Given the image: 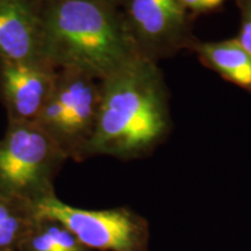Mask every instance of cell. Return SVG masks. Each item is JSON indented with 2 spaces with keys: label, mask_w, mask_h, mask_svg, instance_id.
Instances as JSON below:
<instances>
[{
  "label": "cell",
  "mask_w": 251,
  "mask_h": 251,
  "mask_svg": "<svg viewBox=\"0 0 251 251\" xmlns=\"http://www.w3.org/2000/svg\"><path fill=\"white\" fill-rule=\"evenodd\" d=\"M172 129L170 94L158 63L140 57L101 80L96 133L89 156L137 158Z\"/></svg>",
  "instance_id": "1"
},
{
  "label": "cell",
  "mask_w": 251,
  "mask_h": 251,
  "mask_svg": "<svg viewBox=\"0 0 251 251\" xmlns=\"http://www.w3.org/2000/svg\"><path fill=\"white\" fill-rule=\"evenodd\" d=\"M43 56L56 69L103 80L142 57L119 5L105 0L42 2Z\"/></svg>",
  "instance_id": "2"
},
{
  "label": "cell",
  "mask_w": 251,
  "mask_h": 251,
  "mask_svg": "<svg viewBox=\"0 0 251 251\" xmlns=\"http://www.w3.org/2000/svg\"><path fill=\"white\" fill-rule=\"evenodd\" d=\"M65 159L35 122H7L0 139V198L29 206L55 194L52 180Z\"/></svg>",
  "instance_id": "3"
},
{
  "label": "cell",
  "mask_w": 251,
  "mask_h": 251,
  "mask_svg": "<svg viewBox=\"0 0 251 251\" xmlns=\"http://www.w3.org/2000/svg\"><path fill=\"white\" fill-rule=\"evenodd\" d=\"M101 80L72 69H57L51 96L35 124L62 150L67 158L89 157L96 133Z\"/></svg>",
  "instance_id": "4"
},
{
  "label": "cell",
  "mask_w": 251,
  "mask_h": 251,
  "mask_svg": "<svg viewBox=\"0 0 251 251\" xmlns=\"http://www.w3.org/2000/svg\"><path fill=\"white\" fill-rule=\"evenodd\" d=\"M35 219L57 222L89 249L100 251H147L148 225L128 208L90 211L69 206L55 194L28 206Z\"/></svg>",
  "instance_id": "5"
},
{
  "label": "cell",
  "mask_w": 251,
  "mask_h": 251,
  "mask_svg": "<svg viewBox=\"0 0 251 251\" xmlns=\"http://www.w3.org/2000/svg\"><path fill=\"white\" fill-rule=\"evenodd\" d=\"M120 8L141 56L149 61L190 51L197 40L193 18L178 0H121Z\"/></svg>",
  "instance_id": "6"
},
{
  "label": "cell",
  "mask_w": 251,
  "mask_h": 251,
  "mask_svg": "<svg viewBox=\"0 0 251 251\" xmlns=\"http://www.w3.org/2000/svg\"><path fill=\"white\" fill-rule=\"evenodd\" d=\"M57 69L48 62L0 59V100L8 122H36L51 96Z\"/></svg>",
  "instance_id": "7"
},
{
  "label": "cell",
  "mask_w": 251,
  "mask_h": 251,
  "mask_svg": "<svg viewBox=\"0 0 251 251\" xmlns=\"http://www.w3.org/2000/svg\"><path fill=\"white\" fill-rule=\"evenodd\" d=\"M0 59L47 62L39 0H0Z\"/></svg>",
  "instance_id": "8"
},
{
  "label": "cell",
  "mask_w": 251,
  "mask_h": 251,
  "mask_svg": "<svg viewBox=\"0 0 251 251\" xmlns=\"http://www.w3.org/2000/svg\"><path fill=\"white\" fill-rule=\"evenodd\" d=\"M190 51L197 55L203 67L240 89L251 92V55L236 37L211 42L197 39Z\"/></svg>",
  "instance_id": "9"
},
{
  "label": "cell",
  "mask_w": 251,
  "mask_h": 251,
  "mask_svg": "<svg viewBox=\"0 0 251 251\" xmlns=\"http://www.w3.org/2000/svg\"><path fill=\"white\" fill-rule=\"evenodd\" d=\"M20 243L24 251H63L36 219Z\"/></svg>",
  "instance_id": "10"
},
{
  "label": "cell",
  "mask_w": 251,
  "mask_h": 251,
  "mask_svg": "<svg viewBox=\"0 0 251 251\" xmlns=\"http://www.w3.org/2000/svg\"><path fill=\"white\" fill-rule=\"evenodd\" d=\"M240 11V29L236 39L251 55V0H235Z\"/></svg>",
  "instance_id": "11"
},
{
  "label": "cell",
  "mask_w": 251,
  "mask_h": 251,
  "mask_svg": "<svg viewBox=\"0 0 251 251\" xmlns=\"http://www.w3.org/2000/svg\"><path fill=\"white\" fill-rule=\"evenodd\" d=\"M185 11L193 19L201 14H208L222 9L228 0H178Z\"/></svg>",
  "instance_id": "12"
},
{
  "label": "cell",
  "mask_w": 251,
  "mask_h": 251,
  "mask_svg": "<svg viewBox=\"0 0 251 251\" xmlns=\"http://www.w3.org/2000/svg\"><path fill=\"white\" fill-rule=\"evenodd\" d=\"M39 1H41V2H57V1H69V0H39ZM105 1L112 2V4L120 6L121 0H105Z\"/></svg>",
  "instance_id": "13"
},
{
  "label": "cell",
  "mask_w": 251,
  "mask_h": 251,
  "mask_svg": "<svg viewBox=\"0 0 251 251\" xmlns=\"http://www.w3.org/2000/svg\"><path fill=\"white\" fill-rule=\"evenodd\" d=\"M0 251H11V250H8V249H6V250H0Z\"/></svg>",
  "instance_id": "14"
}]
</instances>
